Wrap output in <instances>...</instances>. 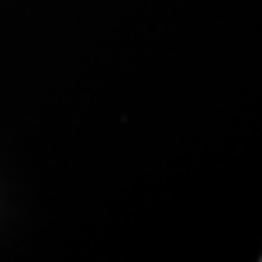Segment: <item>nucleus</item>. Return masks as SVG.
<instances>
[]
</instances>
